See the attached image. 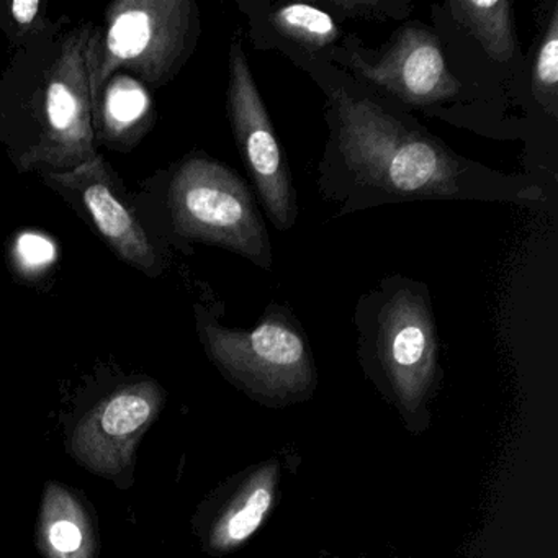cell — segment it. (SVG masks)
I'll return each mask as SVG.
<instances>
[{"instance_id":"obj_1","label":"cell","mask_w":558,"mask_h":558,"mask_svg":"<svg viewBox=\"0 0 558 558\" xmlns=\"http://www.w3.org/2000/svg\"><path fill=\"white\" fill-rule=\"evenodd\" d=\"M90 22L54 21L15 48L0 76V146L19 172H64L99 155L87 48Z\"/></svg>"},{"instance_id":"obj_2","label":"cell","mask_w":558,"mask_h":558,"mask_svg":"<svg viewBox=\"0 0 558 558\" xmlns=\"http://www.w3.org/2000/svg\"><path fill=\"white\" fill-rule=\"evenodd\" d=\"M338 117L339 149L365 184L397 195L452 197L460 166L442 143L404 129L367 99L331 94Z\"/></svg>"},{"instance_id":"obj_3","label":"cell","mask_w":558,"mask_h":558,"mask_svg":"<svg viewBox=\"0 0 558 558\" xmlns=\"http://www.w3.org/2000/svg\"><path fill=\"white\" fill-rule=\"evenodd\" d=\"M197 8L191 0H117L94 27L87 48L94 104L117 73L148 89L174 80L194 50Z\"/></svg>"},{"instance_id":"obj_4","label":"cell","mask_w":558,"mask_h":558,"mask_svg":"<svg viewBox=\"0 0 558 558\" xmlns=\"http://www.w3.org/2000/svg\"><path fill=\"white\" fill-rule=\"evenodd\" d=\"M162 207L174 236L225 247L270 269L272 256L253 195L233 169L204 155L169 171Z\"/></svg>"},{"instance_id":"obj_5","label":"cell","mask_w":558,"mask_h":558,"mask_svg":"<svg viewBox=\"0 0 558 558\" xmlns=\"http://www.w3.org/2000/svg\"><path fill=\"white\" fill-rule=\"evenodd\" d=\"M166 390L148 375H126L77 410L64 430V447L87 472L122 492L135 483L140 442L165 410Z\"/></svg>"},{"instance_id":"obj_6","label":"cell","mask_w":558,"mask_h":558,"mask_svg":"<svg viewBox=\"0 0 558 558\" xmlns=\"http://www.w3.org/2000/svg\"><path fill=\"white\" fill-rule=\"evenodd\" d=\"M38 175L122 263L151 279L165 272L158 243L140 220L122 179L100 153L71 171Z\"/></svg>"},{"instance_id":"obj_7","label":"cell","mask_w":558,"mask_h":558,"mask_svg":"<svg viewBox=\"0 0 558 558\" xmlns=\"http://www.w3.org/2000/svg\"><path fill=\"white\" fill-rule=\"evenodd\" d=\"M195 310L202 344L225 374L264 393L295 391L312 380L305 339L286 316L272 313L251 331H240Z\"/></svg>"},{"instance_id":"obj_8","label":"cell","mask_w":558,"mask_h":558,"mask_svg":"<svg viewBox=\"0 0 558 558\" xmlns=\"http://www.w3.org/2000/svg\"><path fill=\"white\" fill-rule=\"evenodd\" d=\"M228 113L244 165L270 220L279 230H289L296 218L295 191L269 113L238 41L230 50Z\"/></svg>"},{"instance_id":"obj_9","label":"cell","mask_w":558,"mask_h":558,"mask_svg":"<svg viewBox=\"0 0 558 558\" xmlns=\"http://www.w3.org/2000/svg\"><path fill=\"white\" fill-rule=\"evenodd\" d=\"M393 40L375 63L352 53V70L408 106H430L459 93V81L447 70L442 48L434 35L408 25Z\"/></svg>"},{"instance_id":"obj_10","label":"cell","mask_w":558,"mask_h":558,"mask_svg":"<svg viewBox=\"0 0 558 558\" xmlns=\"http://www.w3.org/2000/svg\"><path fill=\"white\" fill-rule=\"evenodd\" d=\"M378 349L391 380L404 397L426 390L436 367L437 342L429 303L413 290H398L378 318Z\"/></svg>"},{"instance_id":"obj_11","label":"cell","mask_w":558,"mask_h":558,"mask_svg":"<svg viewBox=\"0 0 558 558\" xmlns=\"http://www.w3.org/2000/svg\"><path fill=\"white\" fill-rule=\"evenodd\" d=\"M35 545L41 558H99V519L83 492L54 480L45 483Z\"/></svg>"},{"instance_id":"obj_12","label":"cell","mask_w":558,"mask_h":558,"mask_svg":"<svg viewBox=\"0 0 558 558\" xmlns=\"http://www.w3.org/2000/svg\"><path fill=\"white\" fill-rule=\"evenodd\" d=\"M155 122L148 89L129 74L117 73L104 86L94 104V133L97 148L116 151L135 148Z\"/></svg>"},{"instance_id":"obj_13","label":"cell","mask_w":558,"mask_h":558,"mask_svg":"<svg viewBox=\"0 0 558 558\" xmlns=\"http://www.w3.org/2000/svg\"><path fill=\"white\" fill-rule=\"evenodd\" d=\"M272 476L264 473L228 499L223 508L202 519V538L211 551L231 550L259 529L272 506Z\"/></svg>"},{"instance_id":"obj_14","label":"cell","mask_w":558,"mask_h":558,"mask_svg":"<svg viewBox=\"0 0 558 558\" xmlns=\"http://www.w3.org/2000/svg\"><path fill=\"white\" fill-rule=\"evenodd\" d=\"M453 19L482 44L498 63L511 60L515 50L511 4L506 0H460L450 2Z\"/></svg>"},{"instance_id":"obj_15","label":"cell","mask_w":558,"mask_h":558,"mask_svg":"<svg viewBox=\"0 0 558 558\" xmlns=\"http://www.w3.org/2000/svg\"><path fill=\"white\" fill-rule=\"evenodd\" d=\"M272 24L283 37L303 47H328L339 37L338 24L331 14L310 4H283L272 12Z\"/></svg>"},{"instance_id":"obj_16","label":"cell","mask_w":558,"mask_h":558,"mask_svg":"<svg viewBox=\"0 0 558 558\" xmlns=\"http://www.w3.org/2000/svg\"><path fill=\"white\" fill-rule=\"evenodd\" d=\"M47 9L48 4L38 0L0 2V31L15 48L22 47L53 24Z\"/></svg>"},{"instance_id":"obj_17","label":"cell","mask_w":558,"mask_h":558,"mask_svg":"<svg viewBox=\"0 0 558 558\" xmlns=\"http://www.w3.org/2000/svg\"><path fill=\"white\" fill-rule=\"evenodd\" d=\"M558 86V9L551 12L547 32L537 51L534 66V90L538 102L557 117Z\"/></svg>"}]
</instances>
